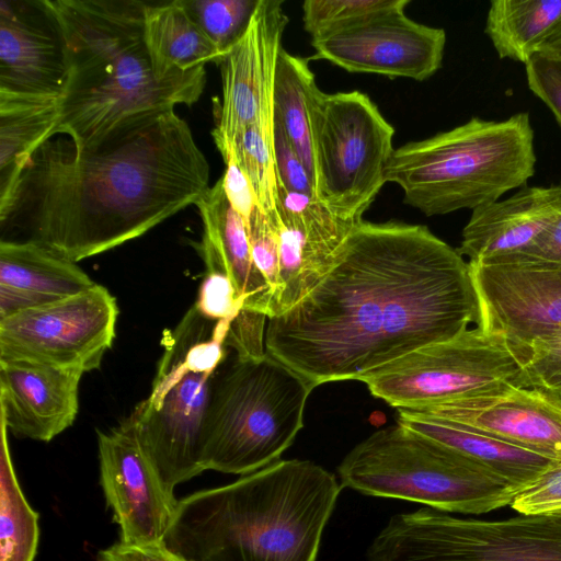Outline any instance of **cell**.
I'll return each instance as SVG.
<instances>
[{
  "instance_id": "6da1fadb",
  "label": "cell",
  "mask_w": 561,
  "mask_h": 561,
  "mask_svg": "<svg viewBox=\"0 0 561 561\" xmlns=\"http://www.w3.org/2000/svg\"><path fill=\"white\" fill-rule=\"evenodd\" d=\"M479 322L468 261L422 225L360 221L320 283L267 319L266 354L316 388L362 376Z\"/></svg>"
},
{
  "instance_id": "7a4b0ae2",
  "label": "cell",
  "mask_w": 561,
  "mask_h": 561,
  "mask_svg": "<svg viewBox=\"0 0 561 561\" xmlns=\"http://www.w3.org/2000/svg\"><path fill=\"white\" fill-rule=\"evenodd\" d=\"M208 183L209 164L173 110L90 147L61 135L47 139L0 199V224L77 263L195 205Z\"/></svg>"
},
{
  "instance_id": "3957f363",
  "label": "cell",
  "mask_w": 561,
  "mask_h": 561,
  "mask_svg": "<svg viewBox=\"0 0 561 561\" xmlns=\"http://www.w3.org/2000/svg\"><path fill=\"white\" fill-rule=\"evenodd\" d=\"M64 44L66 85L53 136L80 147L147 116L192 105L206 84L205 68L154 75L145 41L141 0H45Z\"/></svg>"
},
{
  "instance_id": "277c9868",
  "label": "cell",
  "mask_w": 561,
  "mask_h": 561,
  "mask_svg": "<svg viewBox=\"0 0 561 561\" xmlns=\"http://www.w3.org/2000/svg\"><path fill=\"white\" fill-rule=\"evenodd\" d=\"M342 489L310 460H277L179 500L163 540L190 561H316Z\"/></svg>"
},
{
  "instance_id": "5b68a950",
  "label": "cell",
  "mask_w": 561,
  "mask_h": 561,
  "mask_svg": "<svg viewBox=\"0 0 561 561\" xmlns=\"http://www.w3.org/2000/svg\"><path fill=\"white\" fill-rule=\"evenodd\" d=\"M534 129L528 113L504 121L472 117L430 138L394 149L386 182L426 216L474 210L527 183L535 173Z\"/></svg>"
},
{
  "instance_id": "8992f818",
  "label": "cell",
  "mask_w": 561,
  "mask_h": 561,
  "mask_svg": "<svg viewBox=\"0 0 561 561\" xmlns=\"http://www.w3.org/2000/svg\"><path fill=\"white\" fill-rule=\"evenodd\" d=\"M231 322L211 319L192 306L173 329L164 331L151 391L125 419L173 493L205 471V420Z\"/></svg>"
},
{
  "instance_id": "52a82bcc",
  "label": "cell",
  "mask_w": 561,
  "mask_h": 561,
  "mask_svg": "<svg viewBox=\"0 0 561 561\" xmlns=\"http://www.w3.org/2000/svg\"><path fill=\"white\" fill-rule=\"evenodd\" d=\"M218 369L204 428V467L245 476L277 460L304 426L314 389L268 354Z\"/></svg>"
},
{
  "instance_id": "ba28073f",
  "label": "cell",
  "mask_w": 561,
  "mask_h": 561,
  "mask_svg": "<svg viewBox=\"0 0 561 561\" xmlns=\"http://www.w3.org/2000/svg\"><path fill=\"white\" fill-rule=\"evenodd\" d=\"M337 473L342 488L445 513L485 514L511 505L517 492L454 449L398 423L356 445Z\"/></svg>"
},
{
  "instance_id": "9c48e42d",
  "label": "cell",
  "mask_w": 561,
  "mask_h": 561,
  "mask_svg": "<svg viewBox=\"0 0 561 561\" xmlns=\"http://www.w3.org/2000/svg\"><path fill=\"white\" fill-rule=\"evenodd\" d=\"M308 107L317 199L355 226L387 183L394 128L359 91L325 93L314 85Z\"/></svg>"
},
{
  "instance_id": "30bf717a",
  "label": "cell",
  "mask_w": 561,
  "mask_h": 561,
  "mask_svg": "<svg viewBox=\"0 0 561 561\" xmlns=\"http://www.w3.org/2000/svg\"><path fill=\"white\" fill-rule=\"evenodd\" d=\"M368 561H561V516L455 517L434 508L392 516Z\"/></svg>"
},
{
  "instance_id": "8fae6325",
  "label": "cell",
  "mask_w": 561,
  "mask_h": 561,
  "mask_svg": "<svg viewBox=\"0 0 561 561\" xmlns=\"http://www.w3.org/2000/svg\"><path fill=\"white\" fill-rule=\"evenodd\" d=\"M525 352L501 334L467 329L364 376L370 393L398 409H414L515 386Z\"/></svg>"
},
{
  "instance_id": "7c38bea8",
  "label": "cell",
  "mask_w": 561,
  "mask_h": 561,
  "mask_svg": "<svg viewBox=\"0 0 561 561\" xmlns=\"http://www.w3.org/2000/svg\"><path fill=\"white\" fill-rule=\"evenodd\" d=\"M118 308L102 285L0 320V359L89 373L115 339Z\"/></svg>"
},
{
  "instance_id": "4fadbf2b",
  "label": "cell",
  "mask_w": 561,
  "mask_h": 561,
  "mask_svg": "<svg viewBox=\"0 0 561 561\" xmlns=\"http://www.w3.org/2000/svg\"><path fill=\"white\" fill-rule=\"evenodd\" d=\"M409 3L400 0L390 9L311 38L314 57L348 72L428 79L442 67L446 33L407 16Z\"/></svg>"
},
{
  "instance_id": "5bb4252c",
  "label": "cell",
  "mask_w": 561,
  "mask_h": 561,
  "mask_svg": "<svg viewBox=\"0 0 561 561\" xmlns=\"http://www.w3.org/2000/svg\"><path fill=\"white\" fill-rule=\"evenodd\" d=\"M478 328L517 350L561 335V264L531 260L470 263Z\"/></svg>"
},
{
  "instance_id": "9a60e30c",
  "label": "cell",
  "mask_w": 561,
  "mask_h": 561,
  "mask_svg": "<svg viewBox=\"0 0 561 561\" xmlns=\"http://www.w3.org/2000/svg\"><path fill=\"white\" fill-rule=\"evenodd\" d=\"M100 485L119 541L146 545L161 541L173 520L178 501L162 482L125 420L98 431Z\"/></svg>"
},
{
  "instance_id": "2e32d148",
  "label": "cell",
  "mask_w": 561,
  "mask_h": 561,
  "mask_svg": "<svg viewBox=\"0 0 561 561\" xmlns=\"http://www.w3.org/2000/svg\"><path fill=\"white\" fill-rule=\"evenodd\" d=\"M287 24L283 1L260 0L247 32L219 64L222 96L211 131L219 152L273 106L275 70Z\"/></svg>"
},
{
  "instance_id": "e0dca14e",
  "label": "cell",
  "mask_w": 561,
  "mask_h": 561,
  "mask_svg": "<svg viewBox=\"0 0 561 561\" xmlns=\"http://www.w3.org/2000/svg\"><path fill=\"white\" fill-rule=\"evenodd\" d=\"M271 219L278 238L280 284L274 318L296 306L328 274L354 226L335 218L317 198L290 192L278 181Z\"/></svg>"
},
{
  "instance_id": "ac0fdd59",
  "label": "cell",
  "mask_w": 561,
  "mask_h": 561,
  "mask_svg": "<svg viewBox=\"0 0 561 561\" xmlns=\"http://www.w3.org/2000/svg\"><path fill=\"white\" fill-rule=\"evenodd\" d=\"M440 419L539 454L561 458V402L508 383L458 400L402 409Z\"/></svg>"
},
{
  "instance_id": "d6986e66",
  "label": "cell",
  "mask_w": 561,
  "mask_h": 561,
  "mask_svg": "<svg viewBox=\"0 0 561 561\" xmlns=\"http://www.w3.org/2000/svg\"><path fill=\"white\" fill-rule=\"evenodd\" d=\"M65 85L62 37L45 0H1L0 91L60 98Z\"/></svg>"
},
{
  "instance_id": "ffe728a7",
  "label": "cell",
  "mask_w": 561,
  "mask_h": 561,
  "mask_svg": "<svg viewBox=\"0 0 561 561\" xmlns=\"http://www.w3.org/2000/svg\"><path fill=\"white\" fill-rule=\"evenodd\" d=\"M84 373L19 359H0V414L20 438L50 442L72 425Z\"/></svg>"
},
{
  "instance_id": "44dd1931",
  "label": "cell",
  "mask_w": 561,
  "mask_h": 561,
  "mask_svg": "<svg viewBox=\"0 0 561 561\" xmlns=\"http://www.w3.org/2000/svg\"><path fill=\"white\" fill-rule=\"evenodd\" d=\"M560 215L561 184L525 186L472 210L457 250L470 263L520 255Z\"/></svg>"
},
{
  "instance_id": "7402d4cb",
  "label": "cell",
  "mask_w": 561,
  "mask_h": 561,
  "mask_svg": "<svg viewBox=\"0 0 561 561\" xmlns=\"http://www.w3.org/2000/svg\"><path fill=\"white\" fill-rule=\"evenodd\" d=\"M203 234L198 245L206 270L224 273L231 282L242 310L271 316L272 293L256 267L241 215L228 201L219 179L196 201Z\"/></svg>"
},
{
  "instance_id": "603a6c76",
  "label": "cell",
  "mask_w": 561,
  "mask_h": 561,
  "mask_svg": "<svg viewBox=\"0 0 561 561\" xmlns=\"http://www.w3.org/2000/svg\"><path fill=\"white\" fill-rule=\"evenodd\" d=\"M397 423L463 456L516 491L531 483L554 459L457 424L398 409Z\"/></svg>"
},
{
  "instance_id": "cb8c5ba5",
  "label": "cell",
  "mask_w": 561,
  "mask_h": 561,
  "mask_svg": "<svg viewBox=\"0 0 561 561\" xmlns=\"http://www.w3.org/2000/svg\"><path fill=\"white\" fill-rule=\"evenodd\" d=\"M145 41L154 75L176 73L220 64L219 49L192 18L184 0L146 1Z\"/></svg>"
},
{
  "instance_id": "d4e9b609",
  "label": "cell",
  "mask_w": 561,
  "mask_h": 561,
  "mask_svg": "<svg viewBox=\"0 0 561 561\" xmlns=\"http://www.w3.org/2000/svg\"><path fill=\"white\" fill-rule=\"evenodd\" d=\"M59 101L0 91V199L9 195L33 152L53 137Z\"/></svg>"
},
{
  "instance_id": "484cf974",
  "label": "cell",
  "mask_w": 561,
  "mask_h": 561,
  "mask_svg": "<svg viewBox=\"0 0 561 561\" xmlns=\"http://www.w3.org/2000/svg\"><path fill=\"white\" fill-rule=\"evenodd\" d=\"M95 284L77 263L36 242L0 241V286L65 298Z\"/></svg>"
},
{
  "instance_id": "4316f807",
  "label": "cell",
  "mask_w": 561,
  "mask_h": 561,
  "mask_svg": "<svg viewBox=\"0 0 561 561\" xmlns=\"http://www.w3.org/2000/svg\"><path fill=\"white\" fill-rule=\"evenodd\" d=\"M561 23V0H493L485 33L500 58L527 64Z\"/></svg>"
},
{
  "instance_id": "83f0119b",
  "label": "cell",
  "mask_w": 561,
  "mask_h": 561,
  "mask_svg": "<svg viewBox=\"0 0 561 561\" xmlns=\"http://www.w3.org/2000/svg\"><path fill=\"white\" fill-rule=\"evenodd\" d=\"M316 84L307 59L280 49L274 78V119L298 152L313 185L316 167L310 133L308 99ZM316 190V187H314Z\"/></svg>"
},
{
  "instance_id": "f1b7e54d",
  "label": "cell",
  "mask_w": 561,
  "mask_h": 561,
  "mask_svg": "<svg viewBox=\"0 0 561 561\" xmlns=\"http://www.w3.org/2000/svg\"><path fill=\"white\" fill-rule=\"evenodd\" d=\"M1 421L0 447V561H34L39 541V514L19 483Z\"/></svg>"
},
{
  "instance_id": "f546056e",
  "label": "cell",
  "mask_w": 561,
  "mask_h": 561,
  "mask_svg": "<svg viewBox=\"0 0 561 561\" xmlns=\"http://www.w3.org/2000/svg\"><path fill=\"white\" fill-rule=\"evenodd\" d=\"M228 146H231L240 168L253 188L257 206L270 218H274L277 206L274 106L266 108L252 125L241 131Z\"/></svg>"
},
{
  "instance_id": "4dcf8cb0",
  "label": "cell",
  "mask_w": 561,
  "mask_h": 561,
  "mask_svg": "<svg viewBox=\"0 0 561 561\" xmlns=\"http://www.w3.org/2000/svg\"><path fill=\"white\" fill-rule=\"evenodd\" d=\"M259 1L184 0V3L225 58L247 32Z\"/></svg>"
},
{
  "instance_id": "1f68e13d",
  "label": "cell",
  "mask_w": 561,
  "mask_h": 561,
  "mask_svg": "<svg viewBox=\"0 0 561 561\" xmlns=\"http://www.w3.org/2000/svg\"><path fill=\"white\" fill-rule=\"evenodd\" d=\"M399 2L400 0H307L302 3L304 28L314 38L390 9Z\"/></svg>"
},
{
  "instance_id": "d6a6232c",
  "label": "cell",
  "mask_w": 561,
  "mask_h": 561,
  "mask_svg": "<svg viewBox=\"0 0 561 561\" xmlns=\"http://www.w3.org/2000/svg\"><path fill=\"white\" fill-rule=\"evenodd\" d=\"M515 386L537 390L561 402V335L537 339L525 347Z\"/></svg>"
},
{
  "instance_id": "836d02e7",
  "label": "cell",
  "mask_w": 561,
  "mask_h": 561,
  "mask_svg": "<svg viewBox=\"0 0 561 561\" xmlns=\"http://www.w3.org/2000/svg\"><path fill=\"white\" fill-rule=\"evenodd\" d=\"M247 228L253 261L272 293V318L280 287L277 232L272 219L259 206L252 211Z\"/></svg>"
},
{
  "instance_id": "e575fe53",
  "label": "cell",
  "mask_w": 561,
  "mask_h": 561,
  "mask_svg": "<svg viewBox=\"0 0 561 561\" xmlns=\"http://www.w3.org/2000/svg\"><path fill=\"white\" fill-rule=\"evenodd\" d=\"M510 506L523 515L561 516V458L517 491Z\"/></svg>"
},
{
  "instance_id": "d590c367",
  "label": "cell",
  "mask_w": 561,
  "mask_h": 561,
  "mask_svg": "<svg viewBox=\"0 0 561 561\" xmlns=\"http://www.w3.org/2000/svg\"><path fill=\"white\" fill-rule=\"evenodd\" d=\"M195 306L215 320H233L243 308L230 279L221 272L206 270Z\"/></svg>"
},
{
  "instance_id": "8d00e7d4",
  "label": "cell",
  "mask_w": 561,
  "mask_h": 561,
  "mask_svg": "<svg viewBox=\"0 0 561 561\" xmlns=\"http://www.w3.org/2000/svg\"><path fill=\"white\" fill-rule=\"evenodd\" d=\"M274 157L277 181L288 191L317 198L313 182L282 126L274 119Z\"/></svg>"
},
{
  "instance_id": "74e56055",
  "label": "cell",
  "mask_w": 561,
  "mask_h": 561,
  "mask_svg": "<svg viewBox=\"0 0 561 561\" xmlns=\"http://www.w3.org/2000/svg\"><path fill=\"white\" fill-rule=\"evenodd\" d=\"M525 68L529 89L550 108L561 127V60L535 53Z\"/></svg>"
},
{
  "instance_id": "f35d334b",
  "label": "cell",
  "mask_w": 561,
  "mask_h": 561,
  "mask_svg": "<svg viewBox=\"0 0 561 561\" xmlns=\"http://www.w3.org/2000/svg\"><path fill=\"white\" fill-rule=\"evenodd\" d=\"M263 313L242 310L231 322L226 346L236 351L238 358L257 359L266 355Z\"/></svg>"
},
{
  "instance_id": "ab89813d",
  "label": "cell",
  "mask_w": 561,
  "mask_h": 561,
  "mask_svg": "<svg viewBox=\"0 0 561 561\" xmlns=\"http://www.w3.org/2000/svg\"><path fill=\"white\" fill-rule=\"evenodd\" d=\"M220 153L226 163L224 175L220 178L226 196L247 224L257 206L253 188L240 168L231 146H228Z\"/></svg>"
},
{
  "instance_id": "60d3db41",
  "label": "cell",
  "mask_w": 561,
  "mask_h": 561,
  "mask_svg": "<svg viewBox=\"0 0 561 561\" xmlns=\"http://www.w3.org/2000/svg\"><path fill=\"white\" fill-rule=\"evenodd\" d=\"M96 561H190L170 549L164 540L146 545L117 541L96 553Z\"/></svg>"
},
{
  "instance_id": "b9f144b4",
  "label": "cell",
  "mask_w": 561,
  "mask_h": 561,
  "mask_svg": "<svg viewBox=\"0 0 561 561\" xmlns=\"http://www.w3.org/2000/svg\"><path fill=\"white\" fill-rule=\"evenodd\" d=\"M531 260L561 264V215L542 232L539 238L520 255L484 261Z\"/></svg>"
},
{
  "instance_id": "7bdbcfd3",
  "label": "cell",
  "mask_w": 561,
  "mask_h": 561,
  "mask_svg": "<svg viewBox=\"0 0 561 561\" xmlns=\"http://www.w3.org/2000/svg\"><path fill=\"white\" fill-rule=\"evenodd\" d=\"M60 298L0 286V320Z\"/></svg>"
},
{
  "instance_id": "ee69618b",
  "label": "cell",
  "mask_w": 561,
  "mask_h": 561,
  "mask_svg": "<svg viewBox=\"0 0 561 561\" xmlns=\"http://www.w3.org/2000/svg\"><path fill=\"white\" fill-rule=\"evenodd\" d=\"M537 53L561 60V23L543 41V43L538 48Z\"/></svg>"
}]
</instances>
